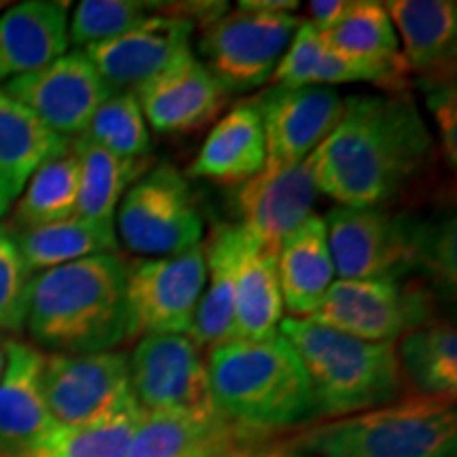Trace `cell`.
Here are the masks:
<instances>
[{
	"label": "cell",
	"mask_w": 457,
	"mask_h": 457,
	"mask_svg": "<svg viewBox=\"0 0 457 457\" xmlns=\"http://www.w3.org/2000/svg\"><path fill=\"white\" fill-rule=\"evenodd\" d=\"M128 367L131 394L145 413L214 404L202 350L188 335H142Z\"/></svg>",
	"instance_id": "13"
},
{
	"label": "cell",
	"mask_w": 457,
	"mask_h": 457,
	"mask_svg": "<svg viewBox=\"0 0 457 457\" xmlns=\"http://www.w3.org/2000/svg\"><path fill=\"white\" fill-rule=\"evenodd\" d=\"M316 193L307 159L288 168H262L231 193V212L236 225L278 254L284 239L312 216Z\"/></svg>",
	"instance_id": "15"
},
{
	"label": "cell",
	"mask_w": 457,
	"mask_h": 457,
	"mask_svg": "<svg viewBox=\"0 0 457 457\" xmlns=\"http://www.w3.org/2000/svg\"><path fill=\"white\" fill-rule=\"evenodd\" d=\"M205 286V250L155 256L128 267L131 339L138 335H188Z\"/></svg>",
	"instance_id": "10"
},
{
	"label": "cell",
	"mask_w": 457,
	"mask_h": 457,
	"mask_svg": "<svg viewBox=\"0 0 457 457\" xmlns=\"http://www.w3.org/2000/svg\"><path fill=\"white\" fill-rule=\"evenodd\" d=\"M205 370L214 407L245 430L270 434L316 417L305 369L279 333L222 343L210 350Z\"/></svg>",
	"instance_id": "3"
},
{
	"label": "cell",
	"mask_w": 457,
	"mask_h": 457,
	"mask_svg": "<svg viewBox=\"0 0 457 457\" xmlns=\"http://www.w3.org/2000/svg\"><path fill=\"white\" fill-rule=\"evenodd\" d=\"M403 375L421 396L453 400L457 392V333L445 320L426 324L400 337L396 345Z\"/></svg>",
	"instance_id": "30"
},
{
	"label": "cell",
	"mask_w": 457,
	"mask_h": 457,
	"mask_svg": "<svg viewBox=\"0 0 457 457\" xmlns=\"http://www.w3.org/2000/svg\"><path fill=\"white\" fill-rule=\"evenodd\" d=\"M222 457H312L305 451L296 449L293 443L290 445H270L265 443V436L253 438V441L239 445V447L231 449Z\"/></svg>",
	"instance_id": "39"
},
{
	"label": "cell",
	"mask_w": 457,
	"mask_h": 457,
	"mask_svg": "<svg viewBox=\"0 0 457 457\" xmlns=\"http://www.w3.org/2000/svg\"><path fill=\"white\" fill-rule=\"evenodd\" d=\"M237 9L262 11V13H293L299 9V3L295 0H242Z\"/></svg>",
	"instance_id": "41"
},
{
	"label": "cell",
	"mask_w": 457,
	"mask_h": 457,
	"mask_svg": "<svg viewBox=\"0 0 457 457\" xmlns=\"http://www.w3.org/2000/svg\"><path fill=\"white\" fill-rule=\"evenodd\" d=\"M142 413L145 411L131 394L100 420L74 426L55 424L34 443L0 457H125Z\"/></svg>",
	"instance_id": "26"
},
{
	"label": "cell",
	"mask_w": 457,
	"mask_h": 457,
	"mask_svg": "<svg viewBox=\"0 0 457 457\" xmlns=\"http://www.w3.org/2000/svg\"><path fill=\"white\" fill-rule=\"evenodd\" d=\"M81 168L72 151L43 163L21 191L9 231L54 225L77 216Z\"/></svg>",
	"instance_id": "32"
},
{
	"label": "cell",
	"mask_w": 457,
	"mask_h": 457,
	"mask_svg": "<svg viewBox=\"0 0 457 457\" xmlns=\"http://www.w3.org/2000/svg\"><path fill=\"white\" fill-rule=\"evenodd\" d=\"M288 341L312 386L316 417H347L386 407L403 386L396 343L362 341L305 318H284Z\"/></svg>",
	"instance_id": "4"
},
{
	"label": "cell",
	"mask_w": 457,
	"mask_h": 457,
	"mask_svg": "<svg viewBox=\"0 0 457 457\" xmlns=\"http://www.w3.org/2000/svg\"><path fill=\"white\" fill-rule=\"evenodd\" d=\"M265 434L233 424L219 409H171L142 413L125 457H222Z\"/></svg>",
	"instance_id": "18"
},
{
	"label": "cell",
	"mask_w": 457,
	"mask_h": 457,
	"mask_svg": "<svg viewBox=\"0 0 457 457\" xmlns=\"http://www.w3.org/2000/svg\"><path fill=\"white\" fill-rule=\"evenodd\" d=\"M0 377V453L26 447L55 426L43 392L45 353L24 341L4 343Z\"/></svg>",
	"instance_id": "20"
},
{
	"label": "cell",
	"mask_w": 457,
	"mask_h": 457,
	"mask_svg": "<svg viewBox=\"0 0 457 457\" xmlns=\"http://www.w3.org/2000/svg\"><path fill=\"white\" fill-rule=\"evenodd\" d=\"M322 47L337 57L373 66L404 64L398 34L384 3L358 0L330 30L320 34Z\"/></svg>",
	"instance_id": "31"
},
{
	"label": "cell",
	"mask_w": 457,
	"mask_h": 457,
	"mask_svg": "<svg viewBox=\"0 0 457 457\" xmlns=\"http://www.w3.org/2000/svg\"><path fill=\"white\" fill-rule=\"evenodd\" d=\"M68 151L71 140L45 128L26 106L0 87V174L20 195L34 171Z\"/></svg>",
	"instance_id": "28"
},
{
	"label": "cell",
	"mask_w": 457,
	"mask_h": 457,
	"mask_svg": "<svg viewBox=\"0 0 457 457\" xmlns=\"http://www.w3.org/2000/svg\"><path fill=\"white\" fill-rule=\"evenodd\" d=\"M350 9V0H313L310 3L312 26L322 34L333 28Z\"/></svg>",
	"instance_id": "40"
},
{
	"label": "cell",
	"mask_w": 457,
	"mask_h": 457,
	"mask_svg": "<svg viewBox=\"0 0 457 457\" xmlns=\"http://www.w3.org/2000/svg\"><path fill=\"white\" fill-rule=\"evenodd\" d=\"M3 89L45 128L68 140L81 136L96 111L117 94L91 66L83 49L64 54L37 72L9 79Z\"/></svg>",
	"instance_id": "11"
},
{
	"label": "cell",
	"mask_w": 457,
	"mask_h": 457,
	"mask_svg": "<svg viewBox=\"0 0 457 457\" xmlns=\"http://www.w3.org/2000/svg\"><path fill=\"white\" fill-rule=\"evenodd\" d=\"M64 0H26L0 15V81L24 77L68 54Z\"/></svg>",
	"instance_id": "19"
},
{
	"label": "cell",
	"mask_w": 457,
	"mask_h": 457,
	"mask_svg": "<svg viewBox=\"0 0 457 457\" xmlns=\"http://www.w3.org/2000/svg\"><path fill=\"white\" fill-rule=\"evenodd\" d=\"M420 273H426L445 293L455 290V219L426 227Z\"/></svg>",
	"instance_id": "37"
},
{
	"label": "cell",
	"mask_w": 457,
	"mask_h": 457,
	"mask_svg": "<svg viewBox=\"0 0 457 457\" xmlns=\"http://www.w3.org/2000/svg\"><path fill=\"white\" fill-rule=\"evenodd\" d=\"M134 96L148 125L163 136L191 134L204 128L228 102L227 91L193 51L136 85Z\"/></svg>",
	"instance_id": "16"
},
{
	"label": "cell",
	"mask_w": 457,
	"mask_h": 457,
	"mask_svg": "<svg viewBox=\"0 0 457 457\" xmlns=\"http://www.w3.org/2000/svg\"><path fill=\"white\" fill-rule=\"evenodd\" d=\"M301 17L236 9L202 28L204 66L231 94L265 85L293 41Z\"/></svg>",
	"instance_id": "8"
},
{
	"label": "cell",
	"mask_w": 457,
	"mask_h": 457,
	"mask_svg": "<svg viewBox=\"0 0 457 457\" xmlns=\"http://www.w3.org/2000/svg\"><path fill=\"white\" fill-rule=\"evenodd\" d=\"M312 457H457L453 400L417 396L347 415L293 441Z\"/></svg>",
	"instance_id": "5"
},
{
	"label": "cell",
	"mask_w": 457,
	"mask_h": 457,
	"mask_svg": "<svg viewBox=\"0 0 457 457\" xmlns=\"http://www.w3.org/2000/svg\"><path fill=\"white\" fill-rule=\"evenodd\" d=\"M114 216L121 242L136 254L187 253L199 245L204 236L195 193L171 163H159L136 180Z\"/></svg>",
	"instance_id": "7"
},
{
	"label": "cell",
	"mask_w": 457,
	"mask_h": 457,
	"mask_svg": "<svg viewBox=\"0 0 457 457\" xmlns=\"http://www.w3.org/2000/svg\"><path fill=\"white\" fill-rule=\"evenodd\" d=\"M128 267L117 254H98L34 273L26 328L51 353H98L131 339Z\"/></svg>",
	"instance_id": "2"
},
{
	"label": "cell",
	"mask_w": 457,
	"mask_h": 457,
	"mask_svg": "<svg viewBox=\"0 0 457 457\" xmlns=\"http://www.w3.org/2000/svg\"><path fill=\"white\" fill-rule=\"evenodd\" d=\"M284 299L278 276V254L262 248L244 231L239 253L233 339L261 341L278 335Z\"/></svg>",
	"instance_id": "25"
},
{
	"label": "cell",
	"mask_w": 457,
	"mask_h": 457,
	"mask_svg": "<svg viewBox=\"0 0 457 457\" xmlns=\"http://www.w3.org/2000/svg\"><path fill=\"white\" fill-rule=\"evenodd\" d=\"M3 370H4V352L0 350V377H3Z\"/></svg>",
	"instance_id": "43"
},
{
	"label": "cell",
	"mask_w": 457,
	"mask_h": 457,
	"mask_svg": "<svg viewBox=\"0 0 457 457\" xmlns=\"http://www.w3.org/2000/svg\"><path fill=\"white\" fill-rule=\"evenodd\" d=\"M244 228L236 222L216 225L205 250V286L199 296L193 327L188 330L199 350L222 345L233 339L236 320V288Z\"/></svg>",
	"instance_id": "22"
},
{
	"label": "cell",
	"mask_w": 457,
	"mask_h": 457,
	"mask_svg": "<svg viewBox=\"0 0 457 457\" xmlns=\"http://www.w3.org/2000/svg\"><path fill=\"white\" fill-rule=\"evenodd\" d=\"M81 138L123 159H146L151 136L134 91H117L96 111Z\"/></svg>",
	"instance_id": "33"
},
{
	"label": "cell",
	"mask_w": 457,
	"mask_h": 457,
	"mask_svg": "<svg viewBox=\"0 0 457 457\" xmlns=\"http://www.w3.org/2000/svg\"><path fill=\"white\" fill-rule=\"evenodd\" d=\"M9 233L32 273L54 270V267L89 259V256L117 253L114 225L87 220L81 216Z\"/></svg>",
	"instance_id": "27"
},
{
	"label": "cell",
	"mask_w": 457,
	"mask_h": 457,
	"mask_svg": "<svg viewBox=\"0 0 457 457\" xmlns=\"http://www.w3.org/2000/svg\"><path fill=\"white\" fill-rule=\"evenodd\" d=\"M45 403L55 424H87L131 396L123 352L49 353L43 364Z\"/></svg>",
	"instance_id": "12"
},
{
	"label": "cell",
	"mask_w": 457,
	"mask_h": 457,
	"mask_svg": "<svg viewBox=\"0 0 457 457\" xmlns=\"http://www.w3.org/2000/svg\"><path fill=\"white\" fill-rule=\"evenodd\" d=\"M335 276L364 282H398L420 273L424 222L381 208H339L324 219Z\"/></svg>",
	"instance_id": "6"
},
{
	"label": "cell",
	"mask_w": 457,
	"mask_h": 457,
	"mask_svg": "<svg viewBox=\"0 0 457 457\" xmlns=\"http://www.w3.org/2000/svg\"><path fill=\"white\" fill-rule=\"evenodd\" d=\"M157 3L140 0H83L68 21V41L74 47H91L117 38L145 21Z\"/></svg>",
	"instance_id": "34"
},
{
	"label": "cell",
	"mask_w": 457,
	"mask_h": 457,
	"mask_svg": "<svg viewBox=\"0 0 457 457\" xmlns=\"http://www.w3.org/2000/svg\"><path fill=\"white\" fill-rule=\"evenodd\" d=\"M265 131V170L303 163L343 114V98L333 87H271L254 98Z\"/></svg>",
	"instance_id": "14"
},
{
	"label": "cell",
	"mask_w": 457,
	"mask_h": 457,
	"mask_svg": "<svg viewBox=\"0 0 457 457\" xmlns=\"http://www.w3.org/2000/svg\"><path fill=\"white\" fill-rule=\"evenodd\" d=\"M322 49L320 32L312 26L310 20H301L293 41H290L288 49L284 51L282 60L278 62L276 71L271 74L273 87H310Z\"/></svg>",
	"instance_id": "36"
},
{
	"label": "cell",
	"mask_w": 457,
	"mask_h": 457,
	"mask_svg": "<svg viewBox=\"0 0 457 457\" xmlns=\"http://www.w3.org/2000/svg\"><path fill=\"white\" fill-rule=\"evenodd\" d=\"M278 276L284 307L295 318H310L335 282L327 222L307 216L278 250Z\"/></svg>",
	"instance_id": "24"
},
{
	"label": "cell",
	"mask_w": 457,
	"mask_h": 457,
	"mask_svg": "<svg viewBox=\"0 0 457 457\" xmlns=\"http://www.w3.org/2000/svg\"><path fill=\"white\" fill-rule=\"evenodd\" d=\"M430 293L400 282L337 279L324 295L312 322L373 343H396L430 320Z\"/></svg>",
	"instance_id": "9"
},
{
	"label": "cell",
	"mask_w": 457,
	"mask_h": 457,
	"mask_svg": "<svg viewBox=\"0 0 457 457\" xmlns=\"http://www.w3.org/2000/svg\"><path fill=\"white\" fill-rule=\"evenodd\" d=\"M71 151L81 168L77 216L112 225L128 188L148 171V159L117 157L81 136L71 140Z\"/></svg>",
	"instance_id": "29"
},
{
	"label": "cell",
	"mask_w": 457,
	"mask_h": 457,
	"mask_svg": "<svg viewBox=\"0 0 457 457\" xmlns=\"http://www.w3.org/2000/svg\"><path fill=\"white\" fill-rule=\"evenodd\" d=\"M195 26L171 15H148L121 37L85 47L91 66L114 91L148 81L191 54Z\"/></svg>",
	"instance_id": "17"
},
{
	"label": "cell",
	"mask_w": 457,
	"mask_h": 457,
	"mask_svg": "<svg viewBox=\"0 0 457 457\" xmlns=\"http://www.w3.org/2000/svg\"><path fill=\"white\" fill-rule=\"evenodd\" d=\"M265 157L261 112L254 100H244L214 125L188 168V176L237 187L259 174Z\"/></svg>",
	"instance_id": "23"
},
{
	"label": "cell",
	"mask_w": 457,
	"mask_h": 457,
	"mask_svg": "<svg viewBox=\"0 0 457 457\" xmlns=\"http://www.w3.org/2000/svg\"><path fill=\"white\" fill-rule=\"evenodd\" d=\"M428 108L438 125L443 151L451 168L457 165V96L455 85L449 81H434L426 85Z\"/></svg>",
	"instance_id": "38"
},
{
	"label": "cell",
	"mask_w": 457,
	"mask_h": 457,
	"mask_svg": "<svg viewBox=\"0 0 457 457\" xmlns=\"http://www.w3.org/2000/svg\"><path fill=\"white\" fill-rule=\"evenodd\" d=\"M17 195H20V191L11 185V182L4 179L3 174H0V220L4 219V214L9 212L11 205H13V202L17 199Z\"/></svg>",
	"instance_id": "42"
},
{
	"label": "cell",
	"mask_w": 457,
	"mask_h": 457,
	"mask_svg": "<svg viewBox=\"0 0 457 457\" xmlns=\"http://www.w3.org/2000/svg\"><path fill=\"white\" fill-rule=\"evenodd\" d=\"M400 34L409 72L428 83L449 81L457 51V4L453 0H390L384 3Z\"/></svg>",
	"instance_id": "21"
},
{
	"label": "cell",
	"mask_w": 457,
	"mask_h": 457,
	"mask_svg": "<svg viewBox=\"0 0 457 457\" xmlns=\"http://www.w3.org/2000/svg\"><path fill=\"white\" fill-rule=\"evenodd\" d=\"M32 278L11 233L0 227V333L15 335L26 327Z\"/></svg>",
	"instance_id": "35"
},
{
	"label": "cell",
	"mask_w": 457,
	"mask_h": 457,
	"mask_svg": "<svg viewBox=\"0 0 457 457\" xmlns=\"http://www.w3.org/2000/svg\"><path fill=\"white\" fill-rule=\"evenodd\" d=\"M432 134L409 94L347 96L335 129L307 157L316 191L345 208H379L426 168Z\"/></svg>",
	"instance_id": "1"
}]
</instances>
